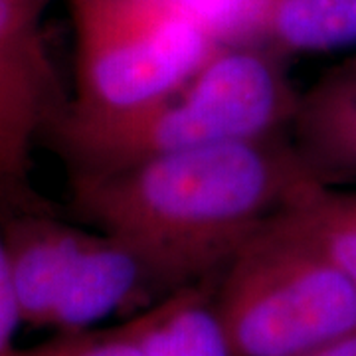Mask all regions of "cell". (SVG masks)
Masks as SVG:
<instances>
[{
	"instance_id": "obj_11",
	"label": "cell",
	"mask_w": 356,
	"mask_h": 356,
	"mask_svg": "<svg viewBox=\"0 0 356 356\" xmlns=\"http://www.w3.org/2000/svg\"><path fill=\"white\" fill-rule=\"evenodd\" d=\"M44 346L46 356H145L133 317L109 329L60 332Z\"/></svg>"
},
{
	"instance_id": "obj_9",
	"label": "cell",
	"mask_w": 356,
	"mask_h": 356,
	"mask_svg": "<svg viewBox=\"0 0 356 356\" xmlns=\"http://www.w3.org/2000/svg\"><path fill=\"white\" fill-rule=\"evenodd\" d=\"M291 214L356 283V191L317 184Z\"/></svg>"
},
{
	"instance_id": "obj_3",
	"label": "cell",
	"mask_w": 356,
	"mask_h": 356,
	"mask_svg": "<svg viewBox=\"0 0 356 356\" xmlns=\"http://www.w3.org/2000/svg\"><path fill=\"white\" fill-rule=\"evenodd\" d=\"M214 297L236 356H307L356 334V283L291 210L234 255Z\"/></svg>"
},
{
	"instance_id": "obj_5",
	"label": "cell",
	"mask_w": 356,
	"mask_h": 356,
	"mask_svg": "<svg viewBox=\"0 0 356 356\" xmlns=\"http://www.w3.org/2000/svg\"><path fill=\"white\" fill-rule=\"evenodd\" d=\"M44 14L0 0V210L40 198L34 151L64 113V91L42 30Z\"/></svg>"
},
{
	"instance_id": "obj_8",
	"label": "cell",
	"mask_w": 356,
	"mask_h": 356,
	"mask_svg": "<svg viewBox=\"0 0 356 356\" xmlns=\"http://www.w3.org/2000/svg\"><path fill=\"white\" fill-rule=\"evenodd\" d=\"M356 44V0H257L254 46L280 56Z\"/></svg>"
},
{
	"instance_id": "obj_4",
	"label": "cell",
	"mask_w": 356,
	"mask_h": 356,
	"mask_svg": "<svg viewBox=\"0 0 356 356\" xmlns=\"http://www.w3.org/2000/svg\"><path fill=\"white\" fill-rule=\"evenodd\" d=\"M67 2L76 28V88L58 123H89L147 107L220 48L161 0Z\"/></svg>"
},
{
	"instance_id": "obj_6",
	"label": "cell",
	"mask_w": 356,
	"mask_h": 356,
	"mask_svg": "<svg viewBox=\"0 0 356 356\" xmlns=\"http://www.w3.org/2000/svg\"><path fill=\"white\" fill-rule=\"evenodd\" d=\"M289 139L318 184L339 188L356 182V56L299 93Z\"/></svg>"
},
{
	"instance_id": "obj_12",
	"label": "cell",
	"mask_w": 356,
	"mask_h": 356,
	"mask_svg": "<svg viewBox=\"0 0 356 356\" xmlns=\"http://www.w3.org/2000/svg\"><path fill=\"white\" fill-rule=\"evenodd\" d=\"M20 327L22 317L16 301L6 254L0 240V356H46L44 343L32 348L16 346V332Z\"/></svg>"
},
{
	"instance_id": "obj_1",
	"label": "cell",
	"mask_w": 356,
	"mask_h": 356,
	"mask_svg": "<svg viewBox=\"0 0 356 356\" xmlns=\"http://www.w3.org/2000/svg\"><path fill=\"white\" fill-rule=\"evenodd\" d=\"M317 184L287 133L67 175V208L129 248L166 297L216 280L267 222Z\"/></svg>"
},
{
	"instance_id": "obj_13",
	"label": "cell",
	"mask_w": 356,
	"mask_h": 356,
	"mask_svg": "<svg viewBox=\"0 0 356 356\" xmlns=\"http://www.w3.org/2000/svg\"><path fill=\"white\" fill-rule=\"evenodd\" d=\"M307 356H356V334L341 339L325 348H318Z\"/></svg>"
},
{
	"instance_id": "obj_10",
	"label": "cell",
	"mask_w": 356,
	"mask_h": 356,
	"mask_svg": "<svg viewBox=\"0 0 356 356\" xmlns=\"http://www.w3.org/2000/svg\"><path fill=\"white\" fill-rule=\"evenodd\" d=\"M218 46H254L257 0H161Z\"/></svg>"
},
{
	"instance_id": "obj_7",
	"label": "cell",
	"mask_w": 356,
	"mask_h": 356,
	"mask_svg": "<svg viewBox=\"0 0 356 356\" xmlns=\"http://www.w3.org/2000/svg\"><path fill=\"white\" fill-rule=\"evenodd\" d=\"M214 281L182 287L131 315L145 356H236L218 313Z\"/></svg>"
},
{
	"instance_id": "obj_2",
	"label": "cell",
	"mask_w": 356,
	"mask_h": 356,
	"mask_svg": "<svg viewBox=\"0 0 356 356\" xmlns=\"http://www.w3.org/2000/svg\"><path fill=\"white\" fill-rule=\"evenodd\" d=\"M283 56L220 46L184 83L147 107L51 131L67 175L107 172L161 154L287 135L299 103Z\"/></svg>"
}]
</instances>
